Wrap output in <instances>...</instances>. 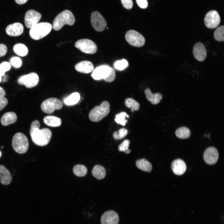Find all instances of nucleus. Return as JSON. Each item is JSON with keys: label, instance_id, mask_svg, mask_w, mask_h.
<instances>
[{"label": "nucleus", "instance_id": "f257e3e1", "mask_svg": "<svg viewBox=\"0 0 224 224\" xmlns=\"http://www.w3.org/2000/svg\"><path fill=\"white\" fill-rule=\"evenodd\" d=\"M40 124L37 120L32 122L30 133L33 142L36 145L43 146L48 144L52 137V133L47 128L40 129Z\"/></svg>", "mask_w": 224, "mask_h": 224}, {"label": "nucleus", "instance_id": "f03ea898", "mask_svg": "<svg viewBox=\"0 0 224 224\" xmlns=\"http://www.w3.org/2000/svg\"><path fill=\"white\" fill-rule=\"evenodd\" d=\"M75 18L70 11L65 10L58 14L53 21L52 27L55 30H60L65 24L73 25L75 22Z\"/></svg>", "mask_w": 224, "mask_h": 224}, {"label": "nucleus", "instance_id": "7ed1b4c3", "mask_svg": "<svg viewBox=\"0 0 224 224\" xmlns=\"http://www.w3.org/2000/svg\"><path fill=\"white\" fill-rule=\"evenodd\" d=\"M110 110L109 103L107 101H104L100 106L95 107L89 112V118L92 122H98L109 114Z\"/></svg>", "mask_w": 224, "mask_h": 224}, {"label": "nucleus", "instance_id": "20e7f679", "mask_svg": "<svg viewBox=\"0 0 224 224\" xmlns=\"http://www.w3.org/2000/svg\"><path fill=\"white\" fill-rule=\"evenodd\" d=\"M52 26L47 22L37 24L31 28L29 34L30 37L34 40H39L45 36L51 31Z\"/></svg>", "mask_w": 224, "mask_h": 224}, {"label": "nucleus", "instance_id": "39448f33", "mask_svg": "<svg viewBox=\"0 0 224 224\" xmlns=\"http://www.w3.org/2000/svg\"><path fill=\"white\" fill-rule=\"evenodd\" d=\"M12 145L14 151L19 154H23L28 150L29 142L28 139L23 134L18 133L13 137Z\"/></svg>", "mask_w": 224, "mask_h": 224}, {"label": "nucleus", "instance_id": "423d86ee", "mask_svg": "<svg viewBox=\"0 0 224 224\" xmlns=\"http://www.w3.org/2000/svg\"><path fill=\"white\" fill-rule=\"evenodd\" d=\"M126 41L130 45L135 47L143 46L145 42L144 37L138 31L133 30L127 31L125 35Z\"/></svg>", "mask_w": 224, "mask_h": 224}, {"label": "nucleus", "instance_id": "0eeeda50", "mask_svg": "<svg viewBox=\"0 0 224 224\" xmlns=\"http://www.w3.org/2000/svg\"><path fill=\"white\" fill-rule=\"evenodd\" d=\"M63 106L62 103L60 100L55 98H50L46 100L42 103L41 108L44 112L51 114L55 110L61 109Z\"/></svg>", "mask_w": 224, "mask_h": 224}, {"label": "nucleus", "instance_id": "6e6552de", "mask_svg": "<svg viewBox=\"0 0 224 224\" xmlns=\"http://www.w3.org/2000/svg\"><path fill=\"white\" fill-rule=\"evenodd\" d=\"M75 46L82 52L89 54L95 53L97 50L95 43L91 40L87 39L78 40L75 43Z\"/></svg>", "mask_w": 224, "mask_h": 224}, {"label": "nucleus", "instance_id": "1a4fd4ad", "mask_svg": "<svg viewBox=\"0 0 224 224\" xmlns=\"http://www.w3.org/2000/svg\"><path fill=\"white\" fill-rule=\"evenodd\" d=\"M39 80L38 74L34 72L20 77L17 82L19 84L24 85L27 88H31L36 86Z\"/></svg>", "mask_w": 224, "mask_h": 224}, {"label": "nucleus", "instance_id": "9d476101", "mask_svg": "<svg viewBox=\"0 0 224 224\" xmlns=\"http://www.w3.org/2000/svg\"><path fill=\"white\" fill-rule=\"evenodd\" d=\"M92 26L96 31L101 32L105 29L107 23L101 14L97 11L92 13L91 16Z\"/></svg>", "mask_w": 224, "mask_h": 224}, {"label": "nucleus", "instance_id": "9b49d317", "mask_svg": "<svg viewBox=\"0 0 224 224\" xmlns=\"http://www.w3.org/2000/svg\"><path fill=\"white\" fill-rule=\"evenodd\" d=\"M206 26L209 29L217 27L220 22V17L218 12L216 10H211L206 15L204 20Z\"/></svg>", "mask_w": 224, "mask_h": 224}, {"label": "nucleus", "instance_id": "f8f14e48", "mask_svg": "<svg viewBox=\"0 0 224 224\" xmlns=\"http://www.w3.org/2000/svg\"><path fill=\"white\" fill-rule=\"evenodd\" d=\"M41 17V15L38 12L34 10H29L26 13L24 22L26 26L31 28L38 23Z\"/></svg>", "mask_w": 224, "mask_h": 224}, {"label": "nucleus", "instance_id": "ddd939ff", "mask_svg": "<svg viewBox=\"0 0 224 224\" xmlns=\"http://www.w3.org/2000/svg\"><path fill=\"white\" fill-rule=\"evenodd\" d=\"M111 67L107 65H102L96 67L93 71L91 76L95 80H104L110 74Z\"/></svg>", "mask_w": 224, "mask_h": 224}, {"label": "nucleus", "instance_id": "4468645a", "mask_svg": "<svg viewBox=\"0 0 224 224\" xmlns=\"http://www.w3.org/2000/svg\"><path fill=\"white\" fill-rule=\"evenodd\" d=\"M219 154L217 149L213 147L208 148L205 151L203 158L206 163L209 165H213L217 161Z\"/></svg>", "mask_w": 224, "mask_h": 224}, {"label": "nucleus", "instance_id": "2eb2a0df", "mask_svg": "<svg viewBox=\"0 0 224 224\" xmlns=\"http://www.w3.org/2000/svg\"><path fill=\"white\" fill-rule=\"evenodd\" d=\"M119 221L118 214L112 210L106 212L101 218V224H118Z\"/></svg>", "mask_w": 224, "mask_h": 224}, {"label": "nucleus", "instance_id": "dca6fc26", "mask_svg": "<svg viewBox=\"0 0 224 224\" xmlns=\"http://www.w3.org/2000/svg\"><path fill=\"white\" fill-rule=\"evenodd\" d=\"M193 54L197 60L200 62L204 60L207 56V52L203 44L200 42L196 43L194 46Z\"/></svg>", "mask_w": 224, "mask_h": 224}, {"label": "nucleus", "instance_id": "f3484780", "mask_svg": "<svg viewBox=\"0 0 224 224\" xmlns=\"http://www.w3.org/2000/svg\"><path fill=\"white\" fill-rule=\"evenodd\" d=\"M23 30L24 27L21 23L16 22L8 25L6 29V32L9 35L16 36L21 35Z\"/></svg>", "mask_w": 224, "mask_h": 224}, {"label": "nucleus", "instance_id": "a211bd4d", "mask_svg": "<svg viewBox=\"0 0 224 224\" xmlns=\"http://www.w3.org/2000/svg\"><path fill=\"white\" fill-rule=\"evenodd\" d=\"M171 169L174 173L177 175L184 174L186 170V165L185 162L181 159L174 160L171 164Z\"/></svg>", "mask_w": 224, "mask_h": 224}, {"label": "nucleus", "instance_id": "6ab92c4d", "mask_svg": "<svg viewBox=\"0 0 224 224\" xmlns=\"http://www.w3.org/2000/svg\"><path fill=\"white\" fill-rule=\"evenodd\" d=\"M75 68L80 72L88 73L93 71L94 67L91 62L88 61H83L77 64L75 66Z\"/></svg>", "mask_w": 224, "mask_h": 224}, {"label": "nucleus", "instance_id": "aec40b11", "mask_svg": "<svg viewBox=\"0 0 224 224\" xmlns=\"http://www.w3.org/2000/svg\"><path fill=\"white\" fill-rule=\"evenodd\" d=\"M144 93L147 100L153 105L158 104L162 98V95L161 93L157 92L153 94L149 88L145 90Z\"/></svg>", "mask_w": 224, "mask_h": 224}, {"label": "nucleus", "instance_id": "412c9836", "mask_svg": "<svg viewBox=\"0 0 224 224\" xmlns=\"http://www.w3.org/2000/svg\"><path fill=\"white\" fill-rule=\"evenodd\" d=\"M1 183L4 185L9 184L12 180V177L9 171L4 166L0 165Z\"/></svg>", "mask_w": 224, "mask_h": 224}, {"label": "nucleus", "instance_id": "4be33fe9", "mask_svg": "<svg viewBox=\"0 0 224 224\" xmlns=\"http://www.w3.org/2000/svg\"><path fill=\"white\" fill-rule=\"evenodd\" d=\"M17 119L16 114L13 112H8L4 114L1 119V122L3 126H6L15 123Z\"/></svg>", "mask_w": 224, "mask_h": 224}, {"label": "nucleus", "instance_id": "5701e85b", "mask_svg": "<svg viewBox=\"0 0 224 224\" xmlns=\"http://www.w3.org/2000/svg\"><path fill=\"white\" fill-rule=\"evenodd\" d=\"M43 121L46 125L52 127L59 126L62 123L60 118L53 116H45L43 119Z\"/></svg>", "mask_w": 224, "mask_h": 224}, {"label": "nucleus", "instance_id": "b1692460", "mask_svg": "<svg viewBox=\"0 0 224 224\" xmlns=\"http://www.w3.org/2000/svg\"><path fill=\"white\" fill-rule=\"evenodd\" d=\"M136 165L138 168L142 171L149 172L152 170L151 163L144 158L138 160Z\"/></svg>", "mask_w": 224, "mask_h": 224}, {"label": "nucleus", "instance_id": "393cba45", "mask_svg": "<svg viewBox=\"0 0 224 224\" xmlns=\"http://www.w3.org/2000/svg\"><path fill=\"white\" fill-rule=\"evenodd\" d=\"M92 173L93 176L98 180L103 179L106 175V171L105 168L99 165H96L94 166Z\"/></svg>", "mask_w": 224, "mask_h": 224}, {"label": "nucleus", "instance_id": "a878e982", "mask_svg": "<svg viewBox=\"0 0 224 224\" xmlns=\"http://www.w3.org/2000/svg\"><path fill=\"white\" fill-rule=\"evenodd\" d=\"M13 50L16 54L21 57L26 56L28 52L27 47L22 43H17L14 45Z\"/></svg>", "mask_w": 224, "mask_h": 224}, {"label": "nucleus", "instance_id": "bb28decb", "mask_svg": "<svg viewBox=\"0 0 224 224\" xmlns=\"http://www.w3.org/2000/svg\"><path fill=\"white\" fill-rule=\"evenodd\" d=\"M80 98V94L77 92H74L64 99L63 103L67 105H72L77 104Z\"/></svg>", "mask_w": 224, "mask_h": 224}, {"label": "nucleus", "instance_id": "cd10ccee", "mask_svg": "<svg viewBox=\"0 0 224 224\" xmlns=\"http://www.w3.org/2000/svg\"><path fill=\"white\" fill-rule=\"evenodd\" d=\"M176 136L180 139H186L190 136L191 133L190 130L186 127L179 128L175 132Z\"/></svg>", "mask_w": 224, "mask_h": 224}, {"label": "nucleus", "instance_id": "c85d7f7f", "mask_svg": "<svg viewBox=\"0 0 224 224\" xmlns=\"http://www.w3.org/2000/svg\"><path fill=\"white\" fill-rule=\"evenodd\" d=\"M125 106L128 108L131 109V111L133 112L135 111H138L140 107L139 104L134 99L128 98L125 101Z\"/></svg>", "mask_w": 224, "mask_h": 224}, {"label": "nucleus", "instance_id": "c756f323", "mask_svg": "<svg viewBox=\"0 0 224 224\" xmlns=\"http://www.w3.org/2000/svg\"><path fill=\"white\" fill-rule=\"evenodd\" d=\"M73 171L74 174L78 177L85 176L87 173V169L86 167L82 165H77L74 167Z\"/></svg>", "mask_w": 224, "mask_h": 224}, {"label": "nucleus", "instance_id": "7c9ffc66", "mask_svg": "<svg viewBox=\"0 0 224 224\" xmlns=\"http://www.w3.org/2000/svg\"><path fill=\"white\" fill-rule=\"evenodd\" d=\"M215 39L219 41L224 40V26L222 25L217 28L214 33Z\"/></svg>", "mask_w": 224, "mask_h": 224}, {"label": "nucleus", "instance_id": "2f4dec72", "mask_svg": "<svg viewBox=\"0 0 224 224\" xmlns=\"http://www.w3.org/2000/svg\"><path fill=\"white\" fill-rule=\"evenodd\" d=\"M128 61L125 59L118 60L114 62V67L115 69L119 71H122L128 66Z\"/></svg>", "mask_w": 224, "mask_h": 224}, {"label": "nucleus", "instance_id": "473e14b6", "mask_svg": "<svg viewBox=\"0 0 224 224\" xmlns=\"http://www.w3.org/2000/svg\"><path fill=\"white\" fill-rule=\"evenodd\" d=\"M128 118L129 116L125 112H122L115 115V121L118 124L125 126L127 120L125 119V117Z\"/></svg>", "mask_w": 224, "mask_h": 224}, {"label": "nucleus", "instance_id": "72a5a7b5", "mask_svg": "<svg viewBox=\"0 0 224 224\" xmlns=\"http://www.w3.org/2000/svg\"><path fill=\"white\" fill-rule=\"evenodd\" d=\"M128 133L127 129L125 128L120 129L118 131L114 132L113 136L115 140L122 139L126 136Z\"/></svg>", "mask_w": 224, "mask_h": 224}, {"label": "nucleus", "instance_id": "f704fd0d", "mask_svg": "<svg viewBox=\"0 0 224 224\" xmlns=\"http://www.w3.org/2000/svg\"><path fill=\"white\" fill-rule=\"evenodd\" d=\"M10 62L11 65L16 68H20L22 64L21 60L17 57H13L11 58L10 60Z\"/></svg>", "mask_w": 224, "mask_h": 224}, {"label": "nucleus", "instance_id": "c9c22d12", "mask_svg": "<svg viewBox=\"0 0 224 224\" xmlns=\"http://www.w3.org/2000/svg\"><path fill=\"white\" fill-rule=\"evenodd\" d=\"M11 65L10 63L4 62L0 64V74L2 76L5 75V72L9 71L11 68Z\"/></svg>", "mask_w": 224, "mask_h": 224}, {"label": "nucleus", "instance_id": "e433bc0d", "mask_svg": "<svg viewBox=\"0 0 224 224\" xmlns=\"http://www.w3.org/2000/svg\"><path fill=\"white\" fill-rule=\"evenodd\" d=\"M130 142L128 139L124 140L119 146L118 150L120 152H124L128 149Z\"/></svg>", "mask_w": 224, "mask_h": 224}, {"label": "nucleus", "instance_id": "4c0bfd02", "mask_svg": "<svg viewBox=\"0 0 224 224\" xmlns=\"http://www.w3.org/2000/svg\"><path fill=\"white\" fill-rule=\"evenodd\" d=\"M115 77V71L114 69L111 67V72L108 76L105 79V82H111L114 81Z\"/></svg>", "mask_w": 224, "mask_h": 224}, {"label": "nucleus", "instance_id": "58836bf2", "mask_svg": "<svg viewBox=\"0 0 224 224\" xmlns=\"http://www.w3.org/2000/svg\"><path fill=\"white\" fill-rule=\"evenodd\" d=\"M122 3L124 8L127 9H131L133 3L132 0H121Z\"/></svg>", "mask_w": 224, "mask_h": 224}, {"label": "nucleus", "instance_id": "ea45409f", "mask_svg": "<svg viewBox=\"0 0 224 224\" xmlns=\"http://www.w3.org/2000/svg\"><path fill=\"white\" fill-rule=\"evenodd\" d=\"M138 6L141 8L145 9L148 6V3L147 0H136Z\"/></svg>", "mask_w": 224, "mask_h": 224}, {"label": "nucleus", "instance_id": "a19ab883", "mask_svg": "<svg viewBox=\"0 0 224 224\" xmlns=\"http://www.w3.org/2000/svg\"><path fill=\"white\" fill-rule=\"evenodd\" d=\"M7 52V46L4 44H0V57L4 56Z\"/></svg>", "mask_w": 224, "mask_h": 224}, {"label": "nucleus", "instance_id": "79ce46f5", "mask_svg": "<svg viewBox=\"0 0 224 224\" xmlns=\"http://www.w3.org/2000/svg\"><path fill=\"white\" fill-rule=\"evenodd\" d=\"M8 100L6 98L3 97L0 99V111L6 106Z\"/></svg>", "mask_w": 224, "mask_h": 224}, {"label": "nucleus", "instance_id": "37998d69", "mask_svg": "<svg viewBox=\"0 0 224 224\" xmlns=\"http://www.w3.org/2000/svg\"><path fill=\"white\" fill-rule=\"evenodd\" d=\"M5 94L6 92L4 89L0 86V99L4 97Z\"/></svg>", "mask_w": 224, "mask_h": 224}, {"label": "nucleus", "instance_id": "c03bdc74", "mask_svg": "<svg viewBox=\"0 0 224 224\" xmlns=\"http://www.w3.org/2000/svg\"><path fill=\"white\" fill-rule=\"evenodd\" d=\"M28 0H15L16 2L18 4L21 5L26 3Z\"/></svg>", "mask_w": 224, "mask_h": 224}, {"label": "nucleus", "instance_id": "a18cd8bd", "mask_svg": "<svg viewBox=\"0 0 224 224\" xmlns=\"http://www.w3.org/2000/svg\"><path fill=\"white\" fill-rule=\"evenodd\" d=\"M4 77L3 78V81L4 82H7L8 80V78H9V77L8 75H4Z\"/></svg>", "mask_w": 224, "mask_h": 224}, {"label": "nucleus", "instance_id": "49530a36", "mask_svg": "<svg viewBox=\"0 0 224 224\" xmlns=\"http://www.w3.org/2000/svg\"><path fill=\"white\" fill-rule=\"evenodd\" d=\"M131 151V150L130 149H127L125 151H124V152L126 154H129L130 153Z\"/></svg>", "mask_w": 224, "mask_h": 224}, {"label": "nucleus", "instance_id": "de8ad7c7", "mask_svg": "<svg viewBox=\"0 0 224 224\" xmlns=\"http://www.w3.org/2000/svg\"><path fill=\"white\" fill-rule=\"evenodd\" d=\"M2 76L0 74V82H1L2 80Z\"/></svg>", "mask_w": 224, "mask_h": 224}, {"label": "nucleus", "instance_id": "09e8293b", "mask_svg": "<svg viewBox=\"0 0 224 224\" xmlns=\"http://www.w3.org/2000/svg\"><path fill=\"white\" fill-rule=\"evenodd\" d=\"M1 154H2L1 152V151H0V157H1Z\"/></svg>", "mask_w": 224, "mask_h": 224}]
</instances>
